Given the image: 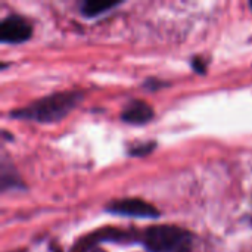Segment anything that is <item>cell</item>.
I'll list each match as a JSON object with an SVG mask.
<instances>
[{"label": "cell", "mask_w": 252, "mask_h": 252, "mask_svg": "<svg viewBox=\"0 0 252 252\" xmlns=\"http://www.w3.org/2000/svg\"><path fill=\"white\" fill-rule=\"evenodd\" d=\"M81 92H58L34 100L19 109L10 111L9 115L16 120H28L35 123H55L66 117L81 102Z\"/></svg>", "instance_id": "6da1fadb"}, {"label": "cell", "mask_w": 252, "mask_h": 252, "mask_svg": "<svg viewBox=\"0 0 252 252\" xmlns=\"http://www.w3.org/2000/svg\"><path fill=\"white\" fill-rule=\"evenodd\" d=\"M139 242L149 252H192L195 238L183 227L162 224L145 229Z\"/></svg>", "instance_id": "7a4b0ae2"}, {"label": "cell", "mask_w": 252, "mask_h": 252, "mask_svg": "<svg viewBox=\"0 0 252 252\" xmlns=\"http://www.w3.org/2000/svg\"><path fill=\"white\" fill-rule=\"evenodd\" d=\"M105 211L114 216L131 219H158L161 216V213L152 204L139 198L114 199L105 207Z\"/></svg>", "instance_id": "3957f363"}, {"label": "cell", "mask_w": 252, "mask_h": 252, "mask_svg": "<svg viewBox=\"0 0 252 252\" xmlns=\"http://www.w3.org/2000/svg\"><path fill=\"white\" fill-rule=\"evenodd\" d=\"M32 34L31 24L19 16L9 15L0 22V40L6 44H19L27 41Z\"/></svg>", "instance_id": "277c9868"}, {"label": "cell", "mask_w": 252, "mask_h": 252, "mask_svg": "<svg viewBox=\"0 0 252 252\" xmlns=\"http://www.w3.org/2000/svg\"><path fill=\"white\" fill-rule=\"evenodd\" d=\"M154 114L155 112L148 102L140 100V99H134L123 108L120 118H121V121H124L127 124L143 126V124H148L149 121H152Z\"/></svg>", "instance_id": "5b68a950"}, {"label": "cell", "mask_w": 252, "mask_h": 252, "mask_svg": "<svg viewBox=\"0 0 252 252\" xmlns=\"http://www.w3.org/2000/svg\"><path fill=\"white\" fill-rule=\"evenodd\" d=\"M0 189L1 192H6V190H10V189H24L25 185L24 182L21 180L19 174L16 173L15 167L7 162L6 157L1 158V164H0Z\"/></svg>", "instance_id": "8992f818"}, {"label": "cell", "mask_w": 252, "mask_h": 252, "mask_svg": "<svg viewBox=\"0 0 252 252\" xmlns=\"http://www.w3.org/2000/svg\"><path fill=\"white\" fill-rule=\"evenodd\" d=\"M120 3L118 1H103V0H86L80 6V12L86 18H96L114 7H117Z\"/></svg>", "instance_id": "52a82bcc"}, {"label": "cell", "mask_w": 252, "mask_h": 252, "mask_svg": "<svg viewBox=\"0 0 252 252\" xmlns=\"http://www.w3.org/2000/svg\"><path fill=\"white\" fill-rule=\"evenodd\" d=\"M155 148H157L155 142H139V143L131 145L127 152L130 157H145V155H149Z\"/></svg>", "instance_id": "ba28073f"}, {"label": "cell", "mask_w": 252, "mask_h": 252, "mask_svg": "<svg viewBox=\"0 0 252 252\" xmlns=\"http://www.w3.org/2000/svg\"><path fill=\"white\" fill-rule=\"evenodd\" d=\"M192 68H193L196 72L204 74L205 69H207V63H205V61H204L202 58H193V59H192Z\"/></svg>", "instance_id": "9c48e42d"}, {"label": "cell", "mask_w": 252, "mask_h": 252, "mask_svg": "<svg viewBox=\"0 0 252 252\" xmlns=\"http://www.w3.org/2000/svg\"><path fill=\"white\" fill-rule=\"evenodd\" d=\"M164 86H165V83L164 81H159L157 78H149V80L145 81V87L149 89V90H158L159 87H164Z\"/></svg>", "instance_id": "30bf717a"}, {"label": "cell", "mask_w": 252, "mask_h": 252, "mask_svg": "<svg viewBox=\"0 0 252 252\" xmlns=\"http://www.w3.org/2000/svg\"><path fill=\"white\" fill-rule=\"evenodd\" d=\"M87 250H89V248H87ZM89 252H106V251H103L102 248H94V247H90Z\"/></svg>", "instance_id": "8fae6325"}, {"label": "cell", "mask_w": 252, "mask_h": 252, "mask_svg": "<svg viewBox=\"0 0 252 252\" xmlns=\"http://www.w3.org/2000/svg\"><path fill=\"white\" fill-rule=\"evenodd\" d=\"M13 252H25L24 250H18V251H13Z\"/></svg>", "instance_id": "7c38bea8"}]
</instances>
